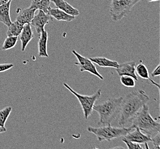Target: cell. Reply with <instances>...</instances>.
Segmentation results:
<instances>
[{"label": "cell", "mask_w": 160, "mask_h": 149, "mask_svg": "<svg viewBox=\"0 0 160 149\" xmlns=\"http://www.w3.org/2000/svg\"><path fill=\"white\" fill-rule=\"evenodd\" d=\"M149 96L142 90L132 91L124 97L120 105L118 124L124 127L131 123L143 105L149 101Z\"/></svg>", "instance_id": "obj_1"}, {"label": "cell", "mask_w": 160, "mask_h": 149, "mask_svg": "<svg viewBox=\"0 0 160 149\" xmlns=\"http://www.w3.org/2000/svg\"><path fill=\"white\" fill-rule=\"evenodd\" d=\"M131 123V126L128 127L131 130L135 127H138L141 131L150 138L160 132V122L150 115L149 106L147 104L143 105Z\"/></svg>", "instance_id": "obj_2"}, {"label": "cell", "mask_w": 160, "mask_h": 149, "mask_svg": "<svg viewBox=\"0 0 160 149\" xmlns=\"http://www.w3.org/2000/svg\"><path fill=\"white\" fill-rule=\"evenodd\" d=\"M123 97L109 98L105 102L95 105L93 110L98 113L99 121L98 126H106L111 124L120 111V105Z\"/></svg>", "instance_id": "obj_3"}, {"label": "cell", "mask_w": 160, "mask_h": 149, "mask_svg": "<svg viewBox=\"0 0 160 149\" xmlns=\"http://www.w3.org/2000/svg\"><path fill=\"white\" fill-rule=\"evenodd\" d=\"M88 131L95 135L100 142L111 141L116 138H120L131 131L128 127H113L111 124L102 126L98 128L89 126Z\"/></svg>", "instance_id": "obj_4"}, {"label": "cell", "mask_w": 160, "mask_h": 149, "mask_svg": "<svg viewBox=\"0 0 160 149\" xmlns=\"http://www.w3.org/2000/svg\"><path fill=\"white\" fill-rule=\"evenodd\" d=\"M141 0H111L109 13L113 21H119L128 15L136 4Z\"/></svg>", "instance_id": "obj_5"}, {"label": "cell", "mask_w": 160, "mask_h": 149, "mask_svg": "<svg viewBox=\"0 0 160 149\" xmlns=\"http://www.w3.org/2000/svg\"><path fill=\"white\" fill-rule=\"evenodd\" d=\"M63 86L71 93H72L78 100L81 106V108L83 111L85 119H87L88 117L90 116L92 113L95 103L98 99H99L102 95V90L99 89L94 94L89 96V95L80 94L77 93L66 83H63Z\"/></svg>", "instance_id": "obj_6"}, {"label": "cell", "mask_w": 160, "mask_h": 149, "mask_svg": "<svg viewBox=\"0 0 160 149\" xmlns=\"http://www.w3.org/2000/svg\"><path fill=\"white\" fill-rule=\"evenodd\" d=\"M72 53L75 55L78 60V62H76L74 64L79 67L80 72H82L84 71H87L98 77L100 80H104V77L98 72L94 63L89 58L82 56L75 50H73Z\"/></svg>", "instance_id": "obj_7"}, {"label": "cell", "mask_w": 160, "mask_h": 149, "mask_svg": "<svg viewBox=\"0 0 160 149\" xmlns=\"http://www.w3.org/2000/svg\"><path fill=\"white\" fill-rule=\"evenodd\" d=\"M53 19L54 18L50 15L44 13L41 10H39L38 14L35 15L30 24L34 27L37 33L40 35L42 30L45 29V26L48 24L50 21H52Z\"/></svg>", "instance_id": "obj_8"}, {"label": "cell", "mask_w": 160, "mask_h": 149, "mask_svg": "<svg viewBox=\"0 0 160 149\" xmlns=\"http://www.w3.org/2000/svg\"><path fill=\"white\" fill-rule=\"evenodd\" d=\"M134 129V131H129L127 134L124 136L123 138L128 141L139 144H145L146 143L151 142V138L142 133L138 127H135Z\"/></svg>", "instance_id": "obj_9"}, {"label": "cell", "mask_w": 160, "mask_h": 149, "mask_svg": "<svg viewBox=\"0 0 160 149\" xmlns=\"http://www.w3.org/2000/svg\"><path fill=\"white\" fill-rule=\"evenodd\" d=\"M137 63L135 62H126L120 64L116 68V71L119 76L127 75L132 77L135 81L138 80V77L135 72V66Z\"/></svg>", "instance_id": "obj_10"}, {"label": "cell", "mask_w": 160, "mask_h": 149, "mask_svg": "<svg viewBox=\"0 0 160 149\" xmlns=\"http://www.w3.org/2000/svg\"><path fill=\"white\" fill-rule=\"evenodd\" d=\"M34 34L31 25L30 24H24L22 32L18 36V40H20L21 41V50L22 52L26 51L28 44L32 40Z\"/></svg>", "instance_id": "obj_11"}, {"label": "cell", "mask_w": 160, "mask_h": 149, "mask_svg": "<svg viewBox=\"0 0 160 149\" xmlns=\"http://www.w3.org/2000/svg\"><path fill=\"white\" fill-rule=\"evenodd\" d=\"M48 32L44 29L39 35L38 41V56L40 58H48Z\"/></svg>", "instance_id": "obj_12"}, {"label": "cell", "mask_w": 160, "mask_h": 149, "mask_svg": "<svg viewBox=\"0 0 160 149\" xmlns=\"http://www.w3.org/2000/svg\"><path fill=\"white\" fill-rule=\"evenodd\" d=\"M53 2L56 7L61 9L69 15L76 17L80 15V12L76 8L73 7L71 5L67 2L65 0H50Z\"/></svg>", "instance_id": "obj_13"}, {"label": "cell", "mask_w": 160, "mask_h": 149, "mask_svg": "<svg viewBox=\"0 0 160 149\" xmlns=\"http://www.w3.org/2000/svg\"><path fill=\"white\" fill-rule=\"evenodd\" d=\"M135 72L137 75H138L141 78L150 81L152 84L157 87L158 90L160 91V85L157 83L156 82L154 81L152 79H151V78L150 77L149 70L148 69L147 67L142 63V60H140V62L135 66Z\"/></svg>", "instance_id": "obj_14"}, {"label": "cell", "mask_w": 160, "mask_h": 149, "mask_svg": "<svg viewBox=\"0 0 160 149\" xmlns=\"http://www.w3.org/2000/svg\"><path fill=\"white\" fill-rule=\"evenodd\" d=\"M48 15H50L53 18H55L57 21H63L66 22H70L75 19L74 16H71L61 9L56 8H51L48 11Z\"/></svg>", "instance_id": "obj_15"}, {"label": "cell", "mask_w": 160, "mask_h": 149, "mask_svg": "<svg viewBox=\"0 0 160 149\" xmlns=\"http://www.w3.org/2000/svg\"><path fill=\"white\" fill-rule=\"evenodd\" d=\"M36 11L37 10L35 9L29 7L25 9L18 13L16 20L23 25L30 24L35 15Z\"/></svg>", "instance_id": "obj_16"}, {"label": "cell", "mask_w": 160, "mask_h": 149, "mask_svg": "<svg viewBox=\"0 0 160 149\" xmlns=\"http://www.w3.org/2000/svg\"><path fill=\"white\" fill-rule=\"evenodd\" d=\"M12 1L0 6V22L9 26L12 24L10 8Z\"/></svg>", "instance_id": "obj_17"}, {"label": "cell", "mask_w": 160, "mask_h": 149, "mask_svg": "<svg viewBox=\"0 0 160 149\" xmlns=\"http://www.w3.org/2000/svg\"><path fill=\"white\" fill-rule=\"evenodd\" d=\"M89 59L93 63L101 67L117 68L119 65V64L117 61L111 60L104 57H93L90 58Z\"/></svg>", "instance_id": "obj_18"}, {"label": "cell", "mask_w": 160, "mask_h": 149, "mask_svg": "<svg viewBox=\"0 0 160 149\" xmlns=\"http://www.w3.org/2000/svg\"><path fill=\"white\" fill-rule=\"evenodd\" d=\"M50 4V0H32L29 7L36 10H41L48 14V11L51 7Z\"/></svg>", "instance_id": "obj_19"}, {"label": "cell", "mask_w": 160, "mask_h": 149, "mask_svg": "<svg viewBox=\"0 0 160 149\" xmlns=\"http://www.w3.org/2000/svg\"><path fill=\"white\" fill-rule=\"evenodd\" d=\"M23 26L24 25L17 20L15 22H12L11 25L8 26L7 36H19Z\"/></svg>", "instance_id": "obj_20"}, {"label": "cell", "mask_w": 160, "mask_h": 149, "mask_svg": "<svg viewBox=\"0 0 160 149\" xmlns=\"http://www.w3.org/2000/svg\"><path fill=\"white\" fill-rule=\"evenodd\" d=\"M18 37L7 36L4 41V44L1 48L2 50L7 51L15 47L16 45L18 43Z\"/></svg>", "instance_id": "obj_21"}, {"label": "cell", "mask_w": 160, "mask_h": 149, "mask_svg": "<svg viewBox=\"0 0 160 149\" xmlns=\"http://www.w3.org/2000/svg\"><path fill=\"white\" fill-rule=\"evenodd\" d=\"M12 111V107L8 106L0 110V126L5 127V123Z\"/></svg>", "instance_id": "obj_22"}, {"label": "cell", "mask_w": 160, "mask_h": 149, "mask_svg": "<svg viewBox=\"0 0 160 149\" xmlns=\"http://www.w3.org/2000/svg\"><path fill=\"white\" fill-rule=\"evenodd\" d=\"M121 83L124 87L128 88H133L135 86V80L132 77L127 75L121 76L120 79Z\"/></svg>", "instance_id": "obj_23"}, {"label": "cell", "mask_w": 160, "mask_h": 149, "mask_svg": "<svg viewBox=\"0 0 160 149\" xmlns=\"http://www.w3.org/2000/svg\"><path fill=\"white\" fill-rule=\"evenodd\" d=\"M122 141L125 143V144L126 145L128 149H144V147H143L139 143L129 141L126 140V139H124V138L122 139Z\"/></svg>", "instance_id": "obj_24"}, {"label": "cell", "mask_w": 160, "mask_h": 149, "mask_svg": "<svg viewBox=\"0 0 160 149\" xmlns=\"http://www.w3.org/2000/svg\"><path fill=\"white\" fill-rule=\"evenodd\" d=\"M151 142L153 143L154 149H160V132L157 133L156 134L151 137Z\"/></svg>", "instance_id": "obj_25"}, {"label": "cell", "mask_w": 160, "mask_h": 149, "mask_svg": "<svg viewBox=\"0 0 160 149\" xmlns=\"http://www.w3.org/2000/svg\"><path fill=\"white\" fill-rule=\"evenodd\" d=\"M14 67V65L12 63H5V64H0V72H3L7 71L9 69H11Z\"/></svg>", "instance_id": "obj_26"}, {"label": "cell", "mask_w": 160, "mask_h": 149, "mask_svg": "<svg viewBox=\"0 0 160 149\" xmlns=\"http://www.w3.org/2000/svg\"><path fill=\"white\" fill-rule=\"evenodd\" d=\"M151 75L152 77H158L160 75V64H158V65L157 66L156 68L154 69L153 72L151 73Z\"/></svg>", "instance_id": "obj_27"}, {"label": "cell", "mask_w": 160, "mask_h": 149, "mask_svg": "<svg viewBox=\"0 0 160 149\" xmlns=\"http://www.w3.org/2000/svg\"><path fill=\"white\" fill-rule=\"evenodd\" d=\"M10 1H12V0H0V6L2 5L7 4Z\"/></svg>", "instance_id": "obj_28"}, {"label": "cell", "mask_w": 160, "mask_h": 149, "mask_svg": "<svg viewBox=\"0 0 160 149\" xmlns=\"http://www.w3.org/2000/svg\"><path fill=\"white\" fill-rule=\"evenodd\" d=\"M7 131V128L5 127H1L0 126V134L3 133Z\"/></svg>", "instance_id": "obj_29"}, {"label": "cell", "mask_w": 160, "mask_h": 149, "mask_svg": "<svg viewBox=\"0 0 160 149\" xmlns=\"http://www.w3.org/2000/svg\"><path fill=\"white\" fill-rule=\"evenodd\" d=\"M148 2H156V1H158L160 0H147Z\"/></svg>", "instance_id": "obj_30"}]
</instances>
